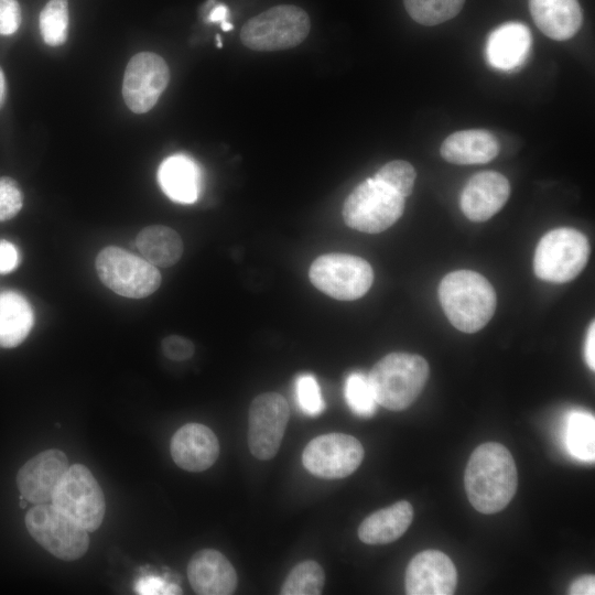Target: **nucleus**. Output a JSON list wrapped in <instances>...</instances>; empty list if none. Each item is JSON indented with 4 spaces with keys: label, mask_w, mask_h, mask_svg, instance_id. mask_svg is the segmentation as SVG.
Segmentation results:
<instances>
[{
    "label": "nucleus",
    "mask_w": 595,
    "mask_h": 595,
    "mask_svg": "<svg viewBox=\"0 0 595 595\" xmlns=\"http://www.w3.org/2000/svg\"><path fill=\"white\" fill-rule=\"evenodd\" d=\"M464 484L468 500L477 511L502 510L518 487L517 467L507 447L496 442L476 447L467 463Z\"/></svg>",
    "instance_id": "nucleus-1"
},
{
    "label": "nucleus",
    "mask_w": 595,
    "mask_h": 595,
    "mask_svg": "<svg viewBox=\"0 0 595 595\" xmlns=\"http://www.w3.org/2000/svg\"><path fill=\"white\" fill-rule=\"evenodd\" d=\"M439 296L448 321L464 333L482 329L495 313V290L475 271L457 270L446 274L440 283Z\"/></svg>",
    "instance_id": "nucleus-2"
},
{
    "label": "nucleus",
    "mask_w": 595,
    "mask_h": 595,
    "mask_svg": "<svg viewBox=\"0 0 595 595\" xmlns=\"http://www.w3.org/2000/svg\"><path fill=\"white\" fill-rule=\"evenodd\" d=\"M428 361L414 354L391 353L371 368L368 380L377 403L391 411L410 407L429 378Z\"/></svg>",
    "instance_id": "nucleus-3"
},
{
    "label": "nucleus",
    "mask_w": 595,
    "mask_h": 595,
    "mask_svg": "<svg viewBox=\"0 0 595 595\" xmlns=\"http://www.w3.org/2000/svg\"><path fill=\"white\" fill-rule=\"evenodd\" d=\"M310 28V18L303 9L293 4H280L249 19L240 31V40L253 51L288 50L301 44Z\"/></svg>",
    "instance_id": "nucleus-4"
},
{
    "label": "nucleus",
    "mask_w": 595,
    "mask_h": 595,
    "mask_svg": "<svg viewBox=\"0 0 595 595\" xmlns=\"http://www.w3.org/2000/svg\"><path fill=\"white\" fill-rule=\"evenodd\" d=\"M403 210L404 197L371 177L358 184L347 196L343 218L353 229L378 234L392 226Z\"/></svg>",
    "instance_id": "nucleus-5"
},
{
    "label": "nucleus",
    "mask_w": 595,
    "mask_h": 595,
    "mask_svg": "<svg viewBox=\"0 0 595 595\" xmlns=\"http://www.w3.org/2000/svg\"><path fill=\"white\" fill-rule=\"evenodd\" d=\"M588 257L585 235L573 228H556L547 232L536 248L534 273L543 281L569 282L584 269Z\"/></svg>",
    "instance_id": "nucleus-6"
},
{
    "label": "nucleus",
    "mask_w": 595,
    "mask_h": 595,
    "mask_svg": "<svg viewBox=\"0 0 595 595\" xmlns=\"http://www.w3.org/2000/svg\"><path fill=\"white\" fill-rule=\"evenodd\" d=\"M31 537L46 551L63 561H75L89 547L88 531L53 504H37L25 515Z\"/></svg>",
    "instance_id": "nucleus-7"
},
{
    "label": "nucleus",
    "mask_w": 595,
    "mask_h": 595,
    "mask_svg": "<svg viewBox=\"0 0 595 595\" xmlns=\"http://www.w3.org/2000/svg\"><path fill=\"white\" fill-rule=\"evenodd\" d=\"M100 281L115 293L131 299H142L155 292L161 274L144 258L116 246L104 248L96 258Z\"/></svg>",
    "instance_id": "nucleus-8"
},
{
    "label": "nucleus",
    "mask_w": 595,
    "mask_h": 595,
    "mask_svg": "<svg viewBox=\"0 0 595 595\" xmlns=\"http://www.w3.org/2000/svg\"><path fill=\"white\" fill-rule=\"evenodd\" d=\"M51 502L86 531H96L102 523L106 511L104 493L91 472L82 464L67 468Z\"/></svg>",
    "instance_id": "nucleus-9"
},
{
    "label": "nucleus",
    "mask_w": 595,
    "mask_h": 595,
    "mask_svg": "<svg viewBox=\"0 0 595 595\" xmlns=\"http://www.w3.org/2000/svg\"><path fill=\"white\" fill-rule=\"evenodd\" d=\"M312 284L340 301L361 298L374 281L371 266L365 259L346 253H327L316 258L309 270Z\"/></svg>",
    "instance_id": "nucleus-10"
},
{
    "label": "nucleus",
    "mask_w": 595,
    "mask_h": 595,
    "mask_svg": "<svg viewBox=\"0 0 595 595\" xmlns=\"http://www.w3.org/2000/svg\"><path fill=\"white\" fill-rule=\"evenodd\" d=\"M248 446L259 459H271L280 448L290 409L283 396L264 392L257 396L248 413Z\"/></svg>",
    "instance_id": "nucleus-11"
},
{
    "label": "nucleus",
    "mask_w": 595,
    "mask_h": 595,
    "mask_svg": "<svg viewBox=\"0 0 595 595\" xmlns=\"http://www.w3.org/2000/svg\"><path fill=\"white\" fill-rule=\"evenodd\" d=\"M364 447L354 436L328 433L313 439L304 448V467L313 475L326 478H344L361 464Z\"/></svg>",
    "instance_id": "nucleus-12"
},
{
    "label": "nucleus",
    "mask_w": 595,
    "mask_h": 595,
    "mask_svg": "<svg viewBox=\"0 0 595 595\" xmlns=\"http://www.w3.org/2000/svg\"><path fill=\"white\" fill-rule=\"evenodd\" d=\"M170 80L165 61L158 54L141 52L128 63L122 84L126 105L136 113L154 107Z\"/></svg>",
    "instance_id": "nucleus-13"
},
{
    "label": "nucleus",
    "mask_w": 595,
    "mask_h": 595,
    "mask_svg": "<svg viewBox=\"0 0 595 595\" xmlns=\"http://www.w3.org/2000/svg\"><path fill=\"white\" fill-rule=\"evenodd\" d=\"M456 584L455 565L437 550L418 553L405 571V592L409 595H451Z\"/></svg>",
    "instance_id": "nucleus-14"
},
{
    "label": "nucleus",
    "mask_w": 595,
    "mask_h": 595,
    "mask_svg": "<svg viewBox=\"0 0 595 595\" xmlns=\"http://www.w3.org/2000/svg\"><path fill=\"white\" fill-rule=\"evenodd\" d=\"M68 467L66 455L56 448L46 450L33 456L17 475L21 497L35 505L50 502Z\"/></svg>",
    "instance_id": "nucleus-15"
},
{
    "label": "nucleus",
    "mask_w": 595,
    "mask_h": 595,
    "mask_svg": "<svg viewBox=\"0 0 595 595\" xmlns=\"http://www.w3.org/2000/svg\"><path fill=\"white\" fill-rule=\"evenodd\" d=\"M510 195L509 181L494 171L479 172L466 183L461 208L472 221H485L498 213Z\"/></svg>",
    "instance_id": "nucleus-16"
},
{
    "label": "nucleus",
    "mask_w": 595,
    "mask_h": 595,
    "mask_svg": "<svg viewBox=\"0 0 595 595\" xmlns=\"http://www.w3.org/2000/svg\"><path fill=\"white\" fill-rule=\"evenodd\" d=\"M219 455V443L215 433L201 423H187L180 428L171 440V456L174 463L188 472H203L214 465Z\"/></svg>",
    "instance_id": "nucleus-17"
},
{
    "label": "nucleus",
    "mask_w": 595,
    "mask_h": 595,
    "mask_svg": "<svg viewBox=\"0 0 595 595\" xmlns=\"http://www.w3.org/2000/svg\"><path fill=\"white\" fill-rule=\"evenodd\" d=\"M187 577L199 595H230L237 587V574L229 560L219 551H197L187 565Z\"/></svg>",
    "instance_id": "nucleus-18"
},
{
    "label": "nucleus",
    "mask_w": 595,
    "mask_h": 595,
    "mask_svg": "<svg viewBox=\"0 0 595 595\" xmlns=\"http://www.w3.org/2000/svg\"><path fill=\"white\" fill-rule=\"evenodd\" d=\"M530 46V30L520 22H507L489 34L485 54L493 67L510 71L523 63Z\"/></svg>",
    "instance_id": "nucleus-19"
},
{
    "label": "nucleus",
    "mask_w": 595,
    "mask_h": 595,
    "mask_svg": "<svg viewBox=\"0 0 595 595\" xmlns=\"http://www.w3.org/2000/svg\"><path fill=\"white\" fill-rule=\"evenodd\" d=\"M529 9L538 29L553 40H569L582 25L577 0H529Z\"/></svg>",
    "instance_id": "nucleus-20"
},
{
    "label": "nucleus",
    "mask_w": 595,
    "mask_h": 595,
    "mask_svg": "<svg viewBox=\"0 0 595 595\" xmlns=\"http://www.w3.org/2000/svg\"><path fill=\"white\" fill-rule=\"evenodd\" d=\"M158 181L164 194L176 203L192 204L201 193V170L184 154L166 158L158 170Z\"/></svg>",
    "instance_id": "nucleus-21"
},
{
    "label": "nucleus",
    "mask_w": 595,
    "mask_h": 595,
    "mask_svg": "<svg viewBox=\"0 0 595 595\" xmlns=\"http://www.w3.org/2000/svg\"><path fill=\"white\" fill-rule=\"evenodd\" d=\"M444 160L454 164H483L499 152L496 137L483 129L461 130L450 134L440 149Z\"/></svg>",
    "instance_id": "nucleus-22"
},
{
    "label": "nucleus",
    "mask_w": 595,
    "mask_h": 595,
    "mask_svg": "<svg viewBox=\"0 0 595 595\" xmlns=\"http://www.w3.org/2000/svg\"><path fill=\"white\" fill-rule=\"evenodd\" d=\"M413 519V508L405 500L368 516L358 528V537L366 544H387L399 539Z\"/></svg>",
    "instance_id": "nucleus-23"
},
{
    "label": "nucleus",
    "mask_w": 595,
    "mask_h": 595,
    "mask_svg": "<svg viewBox=\"0 0 595 595\" xmlns=\"http://www.w3.org/2000/svg\"><path fill=\"white\" fill-rule=\"evenodd\" d=\"M33 323V310L23 295L14 291L0 292V347L21 344Z\"/></svg>",
    "instance_id": "nucleus-24"
},
{
    "label": "nucleus",
    "mask_w": 595,
    "mask_h": 595,
    "mask_svg": "<svg viewBox=\"0 0 595 595\" xmlns=\"http://www.w3.org/2000/svg\"><path fill=\"white\" fill-rule=\"evenodd\" d=\"M136 244L142 258L155 267H171L183 253L181 236L167 226L153 225L143 228L138 234Z\"/></svg>",
    "instance_id": "nucleus-25"
},
{
    "label": "nucleus",
    "mask_w": 595,
    "mask_h": 595,
    "mask_svg": "<svg viewBox=\"0 0 595 595\" xmlns=\"http://www.w3.org/2000/svg\"><path fill=\"white\" fill-rule=\"evenodd\" d=\"M565 445L572 456L593 462L595 457V419L583 411L572 412L565 426Z\"/></svg>",
    "instance_id": "nucleus-26"
},
{
    "label": "nucleus",
    "mask_w": 595,
    "mask_h": 595,
    "mask_svg": "<svg viewBox=\"0 0 595 595\" xmlns=\"http://www.w3.org/2000/svg\"><path fill=\"white\" fill-rule=\"evenodd\" d=\"M409 15L426 26L436 25L456 17L465 0H403Z\"/></svg>",
    "instance_id": "nucleus-27"
},
{
    "label": "nucleus",
    "mask_w": 595,
    "mask_h": 595,
    "mask_svg": "<svg viewBox=\"0 0 595 595\" xmlns=\"http://www.w3.org/2000/svg\"><path fill=\"white\" fill-rule=\"evenodd\" d=\"M325 581L321 565L312 560L296 564L286 576L280 594L282 595H320Z\"/></svg>",
    "instance_id": "nucleus-28"
},
{
    "label": "nucleus",
    "mask_w": 595,
    "mask_h": 595,
    "mask_svg": "<svg viewBox=\"0 0 595 595\" xmlns=\"http://www.w3.org/2000/svg\"><path fill=\"white\" fill-rule=\"evenodd\" d=\"M39 26L47 45L60 46L64 44L68 31L67 0H50L40 13Z\"/></svg>",
    "instance_id": "nucleus-29"
},
{
    "label": "nucleus",
    "mask_w": 595,
    "mask_h": 595,
    "mask_svg": "<svg viewBox=\"0 0 595 595\" xmlns=\"http://www.w3.org/2000/svg\"><path fill=\"white\" fill-rule=\"evenodd\" d=\"M345 399L350 410L360 416H371L377 408L368 377L361 372L350 374L345 382Z\"/></svg>",
    "instance_id": "nucleus-30"
},
{
    "label": "nucleus",
    "mask_w": 595,
    "mask_h": 595,
    "mask_svg": "<svg viewBox=\"0 0 595 595\" xmlns=\"http://www.w3.org/2000/svg\"><path fill=\"white\" fill-rule=\"evenodd\" d=\"M374 177L405 198L412 193L416 173L409 162L394 160L382 165Z\"/></svg>",
    "instance_id": "nucleus-31"
},
{
    "label": "nucleus",
    "mask_w": 595,
    "mask_h": 595,
    "mask_svg": "<svg viewBox=\"0 0 595 595\" xmlns=\"http://www.w3.org/2000/svg\"><path fill=\"white\" fill-rule=\"evenodd\" d=\"M296 401L307 415H320L325 410L320 386L314 376L304 374L296 379Z\"/></svg>",
    "instance_id": "nucleus-32"
},
{
    "label": "nucleus",
    "mask_w": 595,
    "mask_h": 595,
    "mask_svg": "<svg viewBox=\"0 0 595 595\" xmlns=\"http://www.w3.org/2000/svg\"><path fill=\"white\" fill-rule=\"evenodd\" d=\"M23 204L22 192L10 177H0V221L14 217Z\"/></svg>",
    "instance_id": "nucleus-33"
},
{
    "label": "nucleus",
    "mask_w": 595,
    "mask_h": 595,
    "mask_svg": "<svg viewBox=\"0 0 595 595\" xmlns=\"http://www.w3.org/2000/svg\"><path fill=\"white\" fill-rule=\"evenodd\" d=\"M161 347L165 357L176 361L190 359L195 350L194 344L180 335L165 337L162 340Z\"/></svg>",
    "instance_id": "nucleus-34"
},
{
    "label": "nucleus",
    "mask_w": 595,
    "mask_h": 595,
    "mask_svg": "<svg viewBox=\"0 0 595 595\" xmlns=\"http://www.w3.org/2000/svg\"><path fill=\"white\" fill-rule=\"evenodd\" d=\"M21 24V9L17 0H0V34L10 35Z\"/></svg>",
    "instance_id": "nucleus-35"
},
{
    "label": "nucleus",
    "mask_w": 595,
    "mask_h": 595,
    "mask_svg": "<svg viewBox=\"0 0 595 595\" xmlns=\"http://www.w3.org/2000/svg\"><path fill=\"white\" fill-rule=\"evenodd\" d=\"M136 592L143 595L181 594V588L158 576H144L137 582Z\"/></svg>",
    "instance_id": "nucleus-36"
},
{
    "label": "nucleus",
    "mask_w": 595,
    "mask_h": 595,
    "mask_svg": "<svg viewBox=\"0 0 595 595\" xmlns=\"http://www.w3.org/2000/svg\"><path fill=\"white\" fill-rule=\"evenodd\" d=\"M20 256L17 247L4 239L0 240V274L13 271L19 264Z\"/></svg>",
    "instance_id": "nucleus-37"
},
{
    "label": "nucleus",
    "mask_w": 595,
    "mask_h": 595,
    "mask_svg": "<svg viewBox=\"0 0 595 595\" xmlns=\"http://www.w3.org/2000/svg\"><path fill=\"white\" fill-rule=\"evenodd\" d=\"M569 594L572 595H594L595 594V577L594 575H583L575 580L570 588Z\"/></svg>",
    "instance_id": "nucleus-38"
},
{
    "label": "nucleus",
    "mask_w": 595,
    "mask_h": 595,
    "mask_svg": "<svg viewBox=\"0 0 595 595\" xmlns=\"http://www.w3.org/2000/svg\"><path fill=\"white\" fill-rule=\"evenodd\" d=\"M228 8L223 3H217L209 10L207 20L209 22H219L224 31H230L234 25L228 21Z\"/></svg>",
    "instance_id": "nucleus-39"
},
{
    "label": "nucleus",
    "mask_w": 595,
    "mask_h": 595,
    "mask_svg": "<svg viewBox=\"0 0 595 595\" xmlns=\"http://www.w3.org/2000/svg\"><path fill=\"white\" fill-rule=\"evenodd\" d=\"M585 359L588 365V367L594 370L595 369V325L594 322L591 323L586 340H585Z\"/></svg>",
    "instance_id": "nucleus-40"
},
{
    "label": "nucleus",
    "mask_w": 595,
    "mask_h": 595,
    "mask_svg": "<svg viewBox=\"0 0 595 595\" xmlns=\"http://www.w3.org/2000/svg\"><path fill=\"white\" fill-rule=\"evenodd\" d=\"M6 93H7V85H6V78L4 74L0 67V108L2 107L4 99H6Z\"/></svg>",
    "instance_id": "nucleus-41"
},
{
    "label": "nucleus",
    "mask_w": 595,
    "mask_h": 595,
    "mask_svg": "<svg viewBox=\"0 0 595 595\" xmlns=\"http://www.w3.org/2000/svg\"><path fill=\"white\" fill-rule=\"evenodd\" d=\"M216 44H217L218 47L223 46L219 35H216Z\"/></svg>",
    "instance_id": "nucleus-42"
}]
</instances>
